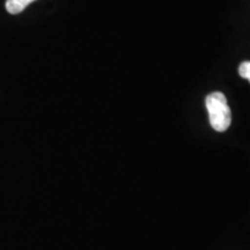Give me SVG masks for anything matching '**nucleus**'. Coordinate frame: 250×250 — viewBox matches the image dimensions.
Listing matches in <instances>:
<instances>
[{"label": "nucleus", "instance_id": "nucleus-2", "mask_svg": "<svg viewBox=\"0 0 250 250\" xmlns=\"http://www.w3.org/2000/svg\"><path fill=\"white\" fill-rule=\"evenodd\" d=\"M36 0H7L6 1V9L9 14H19L23 12L28 5Z\"/></svg>", "mask_w": 250, "mask_h": 250}, {"label": "nucleus", "instance_id": "nucleus-1", "mask_svg": "<svg viewBox=\"0 0 250 250\" xmlns=\"http://www.w3.org/2000/svg\"><path fill=\"white\" fill-rule=\"evenodd\" d=\"M205 104L212 129L218 132H225L232 123V112L226 96L221 92H213L208 95Z\"/></svg>", "mask_w": 250, "mask_h": 250}, {"label": "nucleus", "instance_id": "nucleus-3", "mask_svg": "<svg viewBox=\"0 0 250 250\" xmlns=\"http://www.w3.org/2000/svg\"><path fill=\"white\" fill-rule=\"evenodd\" d=\"M239 74L250 83V62H243L239 66Z\"/></svg>", "mask_w": 250, "mask_h": 250}]
</instances>
